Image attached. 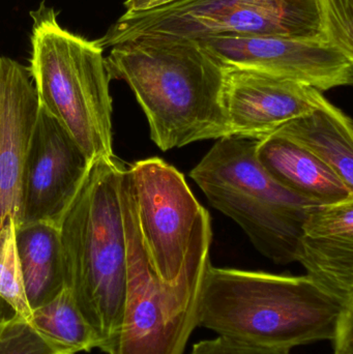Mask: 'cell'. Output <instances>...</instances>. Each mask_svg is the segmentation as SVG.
I'll list each match as a JSON object with an SVG mask.
<instances>
[{
  "instance_id": "1",
  "label": "cell",
  "mask_w": 353,
  "mask_h": 354,
  "mask_svg": "<svg viewBox=\"0 0 353 354\" xmlns=\"http://www.w3.org/2000/svg\"><path fill=\"white\" fill-rule=\"evenodd\" d=\"M110 81L126 82L161 151L229 137L223 107L225 66L194 39L143 35L111 47Z\"/></svg>"
},
{
  "instance_id": "2",
  "label": "cell",
  "mask_w": 353,
  "mask_h": 354,
  "mask_svg": "<svg viewBox=\"0 0 353 354\" xmlns=\"http://www.w3.org/2000/svg\"><path fill=\"white\" fill-rule=\"evenodd\" d=\"M348 309L308 276L294 277L209 264L197 306V326L219 337L292 351L333 342Z\"/></svg>"
},
{
  "instance_id": "3",
  "label": "cell",
  "mask_w": 353,
  "mask_h": 354,
  "mask_svg": "<svg viewBox=\"0 0 353 354\" xmlns=\"http://www.w3.org/2000/svg\"><path fill=\"white\" fill-rule=\"evenodd\" d=\"M126 165L93 162L60 221L64 281L107 353L120 330L126 287V243L120 201Z\"/></svg>"
},
{
  "instance_id": "4",
  "label": "cell",
  "mask_w": 353,
  "mask_h": 354,
  "mask_svg": "<svg viewBox=\"0 0 353 354\" xmlns=\"http://www.w3.org/2000/svg\"><path fill=\"white\" fill-rule=\"evenodd\" d=\"M126 243V287L120 330L108 354H184L197 326L199 292L211 263L213 230L203 210L191 239L184 270L174 283L153 270L137 220L128 167L120 179Z\"/></svg>"
},
{
  "instance_id": "5",
  "label": "cell",
  "mask_w": 353,
  "mask_h": 354,
  "mask_svg": "<svg viewBox=\"0 0 353 354\" xmlns=\"http://www.w3.org/2000/svg\"><path fill=\"white\" fill-rule=\"evenodd\" d=\"M30 15L28 71L39 107L64 128L90 163L113 158V101L103 48L62 28L45 1Z\"/></svg>"
},
{
  "instance_id": "6",
  "label": "cell",
  "mask_w": 353,
  "mask_h": 354,
  "mask_svg": "<svg viewBox=\"0 0 353 354\" xmlns=\"http://www.w3.org/2000/svg\"><path fill=\"white\" fill-rule=\"evenodd\" d=\"M256 141L226 137L190 172L209 203L238 223L254 247L276 264L298 261L303 225L312 203L287 191L263 169Z\"/></svg>"
},
{
  "instance_id": "7",
  "label": "cell",
  "mask_w": 353,
  "mask_h": 354,
  "mask_svg": "<svg viewBox=\"0 0 353 354\" xmlns=\"http://www.w3.org/2000/svg\"><path fill=\"white\" fill-rule=\"evenodd\" d=\"M143 35H275L331 41L329 6L327 0H180L147 12H126L95 41L105 49Z\"/></svg>"
},
{
  "instance_id": "8",
  "label": "cell",
  "mask_w": 353,
  "mask_h": 354,
  "mask_svg": "<svg viewBox=\"0 0 353 354\" xmlns=\"http://www.w3.org/2000/svg\"><path fill=\"white\" fill-rule=\"evenodd\" d=\"M137 220L149 261L164 282L184 270L191 239L204 207L186 178L160 158L128 166Z\"/></svg>"
},
{
  "instance_id": "9",
  "label": "cell",
  "mask_w": 353,
  "mask_h": 354,
  "mask_svg": "<svg viewBox=\"0 0 353 354\" xmlns=\"http://www.w3.org/2000/svg\"><path fill=\"white\" fill-rule=\"evenodd\" d=\"M194 41L226 68L292 79L323 93L353 83V54L331 41L275 35H217Z\"/></svg>"
},
{
  "instance_id": "10",
  "label": "cell",
  "mask_w": 353,
  "mask_h": 354,
  "mask_svg": "<svg viewBox=\"0 0 353 354\" xmlns=\"http://www.w3.org/2000/svg\"><path fill=\"white\" fill-rule=\"evenodd\" d=\"M90 162L61 126L39 107L23 169L19 225L59 226Z\"/></svg>"
},
{
  "instance_id": "11",
  "label": "cell",
  "mask_w": 353,
  "mask_h": 354,
  "mask_svg": "<svg viewBox=\"0 0 353 354\" xmlns=\"http://www.w3.org/2000/svg\"><path fill=\"white\" fill-rule=\"evenodd\" d=\"M323 91L292 79L227 68L223 107L229 137L261 140L311 112L331 107Z\"/></svg>"
},
{
  "instance_id": "12",
  "label": "cell",
  "mask_w": 353,
  "mask_h": 354,
  "mask_svg": "<svg viewBox=\"0 0 353 354\" xmlns=\"http://www.w3.org/2000/svg\"><path fill=\"white\" fill-rule=\"evenodd\" d=\"M39 109L28 68L0 56V229L20 221L23 169Z\"/></svg>"
},
{
  "instance_id": "13",
  "label": "cell",
  "mask_w": 353,
  "mask_h": 354,
  "mask_svg": "<svg viewBox=\"0 0 353 354\" xmlns=\"http://www.w3.org/2000/svg\"><path fill=\"white\" fill-rule=\"evenodd\" d=\"M296 262L311 280L353 309V199L310 208Z\"/></svg>"
},
{
  "instance_id": "14",
  "label": "cell",
  "mask_w": 353,
  "mask_h": 354,
  "mask_svg": "<svg viewBox=\"0 0 353 354\" xmlns=\"http://www.w3.org/2000/svg\"><path fill=\"white\" fill-rule=\"evenodd\" d=\"M255 155L271 178L303 199L318 205L353 199V189L329 166L284 137L257 140Z\"/></svg>"
},
{
  "instance_id": "15",
  "label": "cell",
  "mask_w": 353,
  "mask_h": 354,
  "mask_svg": "<svg viewBox=\"0 0 353 354\" xmlns=\"http://www.w3.org/2000/svg\"><path fill=\"white\" fill-rule=\"evenodd\" d=\"M16 248L27 301L33 310L66 287L59 226L51 222L19 225Z\"/></svg>"
},
{
  "instance_id": "16",
  "label": "cell",
  "mask_w": 353,
  "mask_h": 354,
  "mask_svg": "<svg viewBox=\"0 0 353 354\" xmlns=\"http://www.w3.org/2000/svg\"><path fill=\"white\" fill-rule=\"evenodd\" d=\"M273 135L300 145L329 166L353 189V126L350 116L332 105L287 122Z\"/></svg>"
},
{
  "instance_id": "17",
  "label": "cell",
  "mask_w": 353,
  "mask_h": 354,
  "mask_svg": "<svg viewBox=\"0 0 353 354\" xmlns=\"http://www.w3.org/2000/svg\"><path fill=\"white\" fill-rule=\"evenodd\" d=\"M30 322L46 336L75 353L99 348L97 334L66 286L53 299L33 309Z\"/></svg>"
},
{
  "instance_id": "18",
  "label": "cell",
  "mask_w": 353,
  "mask_h": 354,
  "mask_svg": "<svg viewBox=\"0 0 353 354\" xmlns=\"http://www.w3.org/2000/svg\"><path fill=\"white\" fill-rule=\"evenodd\" d=\"M0 301L12 312L31 320L16 248V222L10 220L0 229Z\"/></svg>"
},
{
  "instance_id": "19",
  "label": "cell",
  "mask_w": 353,
  "mask_h": 354,
  "mask_svg": "<svg viewBox=\"0 0 353 354\" xmlns=\"http://www.w3.org/2000/svg\"><path fill=\"white\" fill-rule=\"evenodd\" d=\"M0 354H76L37 330L20 314L0 315Z\"/></svg>"
},
{
  "instance_id": "20",
  "label": "cell",
  "mask_w": 353,
  "mask_h": 354,
  "mask_svg": "<svg viewBox=\"0 0 353 354\" xmlns=\"http://www.w3.org/2000/svg\"><path fill=\"white\" fill-rule=\"evenodd\" d=\"M191 354H290L289 351L259 348L218 337L213 340L201 341L193 346Z\"/></svg>"
},
{
  "instance_id": "21",
  "label": "cell",
  "mask_w": 353,
  "mask_h": 354,
  "mask_svg": "<svg viewBox=\"0 0 353 354\" xmlns=\"http://www.w3.org/2000/svg\"><path fill=\"white\" fill-rule=\"evenodd\" d=\"M334 354H353V324H342L334 339Z\"/></svg>"
},
{
  "instance_id": "22",
  "label": "cell",
  "mask_w": 353,
  "mask_h": 354,
  "mask_svg": "<svg viewBox=\"0 0 353 354\" xmlns=\"http://www.w3.org/2000/svg\"><path fill=\"white\" fill-rule=\"evenodd\" d=\"M176 1L180 0H126L124 4L126 12H138L163 8Z\"/></svg>"
}]
</instances>
